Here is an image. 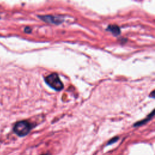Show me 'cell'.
Returning <instances> with one entry per match:
<instances>
[{
    "instance_id": "obj_1",
    "label": "cell",
    "mask_w": 155,
    "mask_h": 155,
    "mask_svg": "<svg viewBox=\"0 0 155 155\" xmlns=\"http://www.w3.org/2000/svg\"><path fill=\"white\" fill-rule=\"evenodd\" d=\"M45 81L47 84L56 91H60L64 88V84L61 81L58 74L56 73H51L47 76L45 78Z\"/></svg>"
},
{
    "instance_id": "obj_2",
    "label": "cell",
    "mask_w": 155,
    "mask_h": 155,
    "mask_svg": "<svg viewBox=\"0 0 155 155\" xmlns=\"http://www.w3.org/2000/svg\"><path fill=\"white\" fill-rule=\"evenodd\" d=\"M31 128V125L28 121L21 120L16 123L13 131L19 136H24L30 132Z\"/></svg>"
},
{
    "instance_id": "obj_3",
    "label": "cell",
    "mask_w": 155,
    "mask_h": 155,
    "mask_svg": "<svg viewBox=\"0 0 155 155\" xmlns=\"http://www.w3.org/2000/svg\"><path fill=\"white\" fill-rule=\"evenodd\" d=\"M38 17L45 22L56 25H58L62 23L63 21V20L62 19H60L59 17L53 15H42L38 16Z\"/></svg>"
},
{
    "instance_id": "obj_4",
    "label": "cell",
    "mask_w": 155,
    "mask_h": 155,
    "mask_svg": "<svg viewBox=\"0 0 155 155\" xmlns=\"http://www.w3.org/2000/svg\"><path fill=\"white\" fill-rule=\"evenodd\" d=\"M107 31L111 32L114 36H118L120 33V30L118 25H110L106 29Z\"/></svg>"
},
{
    "instance_id": "obj_5",
    "label": "cell",
    "mask_w": 155,
    "mask_h": 155,
    "mask_svg": "<svg viewBox=\"0 0 155 155\" xmlns=\"http://www.w3.org/2000/svg\"><path fill=\"white\" fill-rule=\"evenodd\" d=\"M154 113V111H153L151 112V113L150 114H149V115L148 116V117H147L146 119H143V120H141V121H139V122H138L134 124V127H137V126H140V125H142V124H144L145 122H147V121H148V120L153 116Z\"/></svg>"
},
{
    "instance_id": "obj_6",
    "label": "cell",
    "mask_w": 155,
    "mask_h": 155,
    "mask_svg": "<svg viewBox=\"0 0 155 155\" xmlns=\"http://www.w3.org/2000/svg\"><path fill=\"white\" fill-rule=\"evenodd\" d=\"M118 139H119V137H115L113 138L112 139H111V140L108 142V145H110V144H111V143H114L115 142H116V141L118 140Z\"/></svg>"
},
{
    "instance_id": "obj_7",
    "label": "cell",
    "mask_w": 155,
    "mask_h": 155,
    "mask_svg": "<svg viewBox=\"0 0 155 155\" xmlns=\"http://www.w3.org/2000/svg\"><path fill=\"white\" fill-rule=\"evenodd\" d=\"M24 31H25V32H26V33H30V32H31V29L30 27H25V28Z\"/></svg>"
},
{
    "instance_id": "obj_8",
    "label": "cell",
    "mask_w": 155,
    "mask_h": 155,
    "mask_svg": "<svg viewBox=\"0 0 155 155\" xmlns=\"http://www.w3.org/2000/svg\"><path fill=\"white\" fill-rule=\"evenodd\" d=\"M151 97H154V91H153L151 93Z\"/></svg>"
},
{
    "instance_id": "obj_9",
    "label": "cell",
    "mask_w": 155,
    "mask_h": 155,
    "mask_svg": "<svg viewBox=\"0 0 155 155\" xmlns=\"http://www.w3.org/2000/svg\"><path fill=\"white\" fill-rule=\"evenodd\" d=\"M42 155H51L50 153H46V154H42Z\"/></svg>"
}]
</instances>
